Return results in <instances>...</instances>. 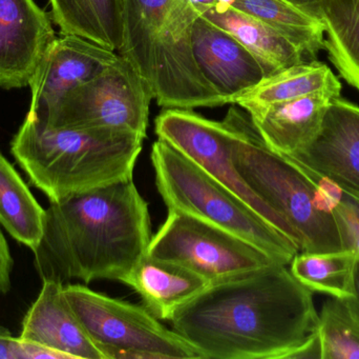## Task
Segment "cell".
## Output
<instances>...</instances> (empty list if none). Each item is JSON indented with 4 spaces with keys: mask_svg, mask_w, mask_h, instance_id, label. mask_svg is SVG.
Segmentation results:
<instances>
[{
    "mask_svg": "<svg viewBox=\"0 0 359 359\" xmlns=\"http://www.w3.org/2000/svg\"><path fill=\"white\" fill-rule=\"evenodd\" d=\"M312 293L273 263L209 285L170 322L202 359H291L318 331Z\"/></svg>",
    "mask_w": 359,
    "mask_h": 359,
    "instance_id": "6da1fadb",
    "label": "cell"
},
{
    "mask_svg": "<svg viewBox=\"0 0 359 359\" xmlns=\"http://www.w3.org/2000/svg\"><path fill=\"white\" fill-rule=\"evenodd\" d=\"M151 237L149 204L133 179L120 181L50 202L34 266L42 282H122Z\"/></svg>",
    "mask_w": 359,
    "mask_h": 359,
    "instance_id": "7a4b0ae2",
    "label": "cell"
},
{
    "mask_svg": "<svg viewBox=\"0 0 359 359\" xmlns=\"http://www.w3.org/2000/svg\"><path fill=\"white\" fill-rule=\"evenodd\" d=\"M198 16L187 0H124L119 54L130 61L164 109L227 105L194 57L192 27Z\"/></svg>",
    "mask_w": 359,
    "mask_h": 359,
    "instance_id": "3957f363",
    "label": "cell"
},
{
    "mask_svg": "<svg viewBox=\"0 0 359 359\" xmlns=\"http://www.w3.org/2000/svg\"><path fill=\"white\" fill-rule=\"evenodd\" d=\"M224 122L238 175L290 228L299 252L346 250L332 198L320 177L271 151L238 107H230Z\"/></svg>",
    "mask_w": 359,
    "mask_h": 359,
    "instance_id": "277c9868",
    "label": "cell"
},
{
    "mask_svg": "<svg viewBox=\"0 0 359 359\" xmlns=\"http://www.w3.org/2000/svg\"><path fill=\"white\" fill-rule=\"evenodd\" d=\"M143 141L113 131L54 128L27 116L11 152L32 185L57 202L133 179Z\"/></svg>",
    "mask_w": 359,
    "mask_h": 359,
    "instance_id": "5b68a950",
    "label": "cell"
},
{
    "mask_svg": "<svg viewBox=\"0 0 359 359\" xmlns=\"http://www.w3.org/2000/svg\"><path fill=\"white\" fill-rule=\"evenodd\" d=\"M151 159L158 192L168 210L187 213L231 232L282 265H290L299 252L292 240L242 198L165 141L154 143Z\"/></svg>",
    "mask_w": 359,
    "mask_h": 359,
    "instance_id": "8992f818",
    "label": "cell"
},
{
    "mask_svg": "<svg viewBox=\"0 0 359 359\" xmlns=\"http://www.w3.org/2000/svg\"><path fill=\"white\" fill-rule=\"evenodd\" d=\"M63 296L103 359H202L144 306L111 299L83 285H65Z\"/></svg>",
    "mask_w": 359,
    "mask_h": 359,
    "instance_id": "52a82bcc",
    "label": "cell"
},
{
    "mask_svg": "<svg viewBox=\"0 0 359 359\" xmlns=\"http://www.w3.org/2000/svg\"><path fill=\"white\" fill-rule=\"evenodd\" d=\"M151 99L153 93L147 82L119 54L102 73L67 93L42 124L54 128L113 131L145 139Z\"/></svg>",
    "mask_w": 359,
    "mask_h": 359,
    "instance_id": "ba28073f",
    "label": "cell"
},
{
    "mask_svg": "<svg viewBox=\"0 0 359 359\" xmlns=\"http://www.w3.org/2000/svg\"><path fill=\"white\" fill-rule=\"evenodd\" d=\"M147 254L187 268L209 284L276 263L244 238L178 210H168Z\"/></svg>",
    "mask_w": 359,
    "mask_h": 359,
    "instance_id": "9c48e42d",
    "label": "cell"
},
{
    "mask_svg": "<svg viewBox=\"0 0 359 359\" xmlns=\"http://www.w3.org/2000/svg\"><path fill=\"white\" fill-rule=\"evenodd\" d=\"M155 131L158 139L198 164L294 242L282 217L257 197L238 175L230 157V131L224 120L207 119L194 110L165 109L156 118Z\"/></svg>",
    "mask_w": 359,
    "mask_h": 359,
    "instance_id": "30bf717a",
    "label": "cell"
},
{
    "mask_svg": "<svg viewBox=\"0 0 359 359\" xmlns=\"http://www.w3.org/2000/svg\"><path fill=\"white\" fill-rule=\"evenodd\" d=\"M119 54L77 35L57 37L32 77L27 117L48 119L59 101L74 89L102 73Z\"/></svg>",
    "mask_w": 359,
    "mask_h": 359,
    "instance_id": "8fae6325",
    "label": "cell"
},
{
    "mask_svg": "<svg viewBox=\"0 0 359 359\" xmlns=\"http://www.w3.org/2000/svg\"><path fill=\"white\" fill-rule=\"evenodd\" d=\"M289 159L359 200V107L331 99L320 133Z\"/></svg>",
    "mask_w": 359,
    "mask_h": 359,
    "instance_id": "7c38bea8",
    "label": "cell"
},
{
    "mask_svg": "<svg viewBox=\"0 0 359 359\" xmlns=\"http://www.w3.org/2000/svg\"><path fill=\"white\" fill-rule=\"evenodd\" d=\"M53 22L35 0H0V88L29 86L57 38Z\"/></svg>",
    "mask_w": 359,
    "mask_h": 359,
    "instance_id": "4fadbf2b",
    "label": "cell"
},
{
    "mask_svg": "<svg viewBox=\"0 0 359 359\" xmlns=\"http://www.w3.org/2000/svg\"><path fill=\"white\" fill-rule=\"evenodd\" d=\"M194 57L203 75L232 105L266 78L261 63L228 32L198 16L192 27Z\"/></svg>",
    "mask_w": 359,
    "mask_h": 359,
    "instance_id": "5bb4252c",
    "label": "cell"
},
{
    "mask_svg": "<svg viewBox=\"0 0 359 359\" xmlns=\"http://www.w3.org/2000/svg\"><path fill=\"white\" fill-rule=\"evenodd\" d=\"M65 285L43 280L21 325V341L37 344L69 359H103L63 296Z\"/></svg>",
    "mask_w": 359,
    "mask_h": 359,
    "instance_id": "9a60e30c",
    "label": "cell"
},
{
    "mask_svg": "<svg viewBox=\"0 0 359 359\" xmlns=\"http://www.w3.org/2000/svg\"><path fill=\"white\" fill-rule=\"evenodd\" d=\"M331 99L328 95H309L253 107L246 113L264 143L271 151L289 157L318 136Z\"/></svg>",
    "mask_w": 359,
    "mask_h": 359,
    "instance_id": "2e32d148",
    "label": "cell"
},
{
    "mask_svg": "<svg viewBox=\"0 0 359 359\" xmlns=\"http://www.w3.org/2000/svg\"><path fill=\"white\" fill-rule=\"evenodd\" d=\"M122 282L141 297L143 306L155 318L165 322L210 285L187 268L147 254Z\"/></svg>",
    "mask_w": 359,
    "mask_h": 359,
    "instance_id": "e0dca14e",
    "label": "cell"
},
{
    "mask_svg": "<svg viewBox=\"0 0 359 359\" xmlns=\"http://www.w3.org/2000/svg\"><path fill=\"white\" fill-rule=\"evenodd\" d=\"M200 16L228 32L259 60L266 77L304 63L305 55L263 21L233 6L210 8Z\"/></svg>",
    "mask_w": 359,
    "mask_h": 359,
    "instance_id": "ac0fdd59",
    "label": "cell"
},
{
    "mask_svg": "<svg viewBox=\"0 0 359 359\" xmlns=\"http://www.w3.org/2000/svg\"><path fill=\"white\" fill-rule=\"evenodd\" d=\"M341 92V81L328 65L320 61H304L264 78L257 86L236 97L232 105H240L247 112L309 95L324 94L337 98Z\"/></svg>",
    "mask_w": 359,
    "mask_h": 359,
    "instance_id": "d6986e66",
    "label": "cell"
},
{
    "mask_svg": "<svg viewBox=\"0 0 359 359\" xmlns=\"http://www.w3.org/2000/svg\"><path fill=\"white\" fill-rule=\"evenodd\" d=\"M50 16L61 34L77 35L119 52L124 0H50Z\"/></svg>",
    "mask_w": 359,
    "mask_h": 359,
    "instance_id": "ffe728a7",
    "label": "cell"
},
{
    "mask_svg": "<svg viewBox=\"0 0 359 359\" xmlns=\"http://www.w3.org/2000/svg\"><path fill=\"white\" fill-rule=\"evenodd\" d=\"M313 16L324 25L331 63L359 91V0H320Z\"/></svg>",
    "mask_w": 359,
    "mask_h": 359,
    "instance_id": "44dd1931",
    "label": "cell"
},
{
    "mask_svg": "<svg viewBox=\"0 0 359 359\" xmlns=\"http://www.w3.org/2000/svg\"><path fill=\"white\" fill-rule=\"evenodd\" d=\"M44 212L46 209L0 152V225L16 242L33 251L42 236Z\"/></svg>",
    "mask_w": 359,
    "mask_h": 359,
    "instance_id": "7402d4cb",
    "label": "cell"
},
{
    "mask_svg": "<svg viewBox=\"0 0 359 359\" xmlns=\"http://www.w3.org/2000/svg\"><path fill=\"white\" fill-rule=\"evenodd\" d=\"M265 22L308 57L325 50V30L316 17L285 0H234L232 6Z\"/></svg>",
    "mask_w": 359,
    "mask_h": 359,
    "instance_id": "603a6c76",
    "label": "cell"
},
{
    "mask_svg": "<svg viewBox=\"0 0 359 359\" xmlns=\"http://www.w3.org/2000/svg\"><path fill=\"white\" fill-rule=\"evenodd\" d=\"M358 254L353 250L297 253L290 271L312 292L339 299L353 296L354 271Z\"/></svg>",
    "mask_w": 359,
    "mask_h": 359,
    "instance_id": "cb8c5ba5",
    "label": "cell"
},
{
    "mask_svg": "<svg viewBox=\"0 0 359 359\" xmlns=\"http://www.w3.org/2000/svg\"><path fill=\"white\" fill-rule=\"evenodd\" d=\"M322 359H359V315L347 299L325 303L318 314Z\"/></svg>",
    "mask_w": 359,
    "mask_h": 359,
    "instance_id": "d4e9b609",
    "label": "cell"
},
{
    "mask_svg": "<svg viewBox=\"0 0 359 359\" xmlns=\"http://www.w3.org/2000/svg\"><path fill=\"white\" fill-rule=\"evenodd\" d=\"M332 198L333 211L341 228L346 250H353L359 257V200L322 178Z\"/></svg>",
    "mask_w": 359,
    "mask_h": 359,
    "instance_id": "484cf974",
    "label": "cell"
},
{
    "mask_svg": "<svg viewBox=\"0 0 359 359\" xmlns=\"http://www.w3.org/2000/svg\"><path fill=\"white\" fill-rule=\"evenodd\" d=\"M19 359H69L50 348L19 339Z\"/></svg>",
    "mask_w": 359,
    "mask_h": 359,
    "instance_id": "4316f807",
    "label": "cell"
},
{
    "mask_svg": "<svg viewBox=\"0 0 359 359\" xmlns=\"http://www.w3.org/2000/svg\"><path fill=\"white\" fill-rule=\"evenodd\" d=\"M13 259L4 233L0 230V293H8L11 289V271Z\"/></svg>",
    "mask_w": 359,
    "mask_h": 359,
    "instance_id": "83f0119b",
    "label": "cell"
},
{
    "mask_svg": "<svg viewBox=\"0 0 359 359\" xmlns=\"http://www.w3.org/2000/svg\"><path fill=\"white\" fill-rule=\"evenodd\" d=\"M0 359H19L18 337L0 326Z\"/></svg>",
    "mask_w": 359,
    "mask_h": 359,
    "instance_id": "f1b7e54d",
    "label": "cell"
},
{
    "mask_svg": "<svg viewBox=\"0 0 359 359\" xmlns=\"http://www.w3.org/2000/svg\"><path fill=\"white\" fill-rule=\"evenodd\" d=\"M347 301L352 309L359 315V257L356 261L355 271H354L353 296L351 299H347Z\"/></svg>",
    "mask_w": 359,
    "mask_h": 359,
    "instance_id": "f546056e",
    "label": "cell"
},
{
    "mask_svg": "<svg viewBox=\"0 0 359 359\" xmlns=\"http://www.w3.org/2000/svg\"><path fill=\"white\" fill-rule=\"evenodd\" d=\"M285 1L289 2V4H292V6L301 8L304 12L308 13V14L313 16L314 8H316V6H318L320 0H285Z\"/></svg>",
    "mask_w": 359,
    "mask_h": 359,
    "instance_id": "4dcf8cb0",
    "label": "cell"
}]
</instances>
